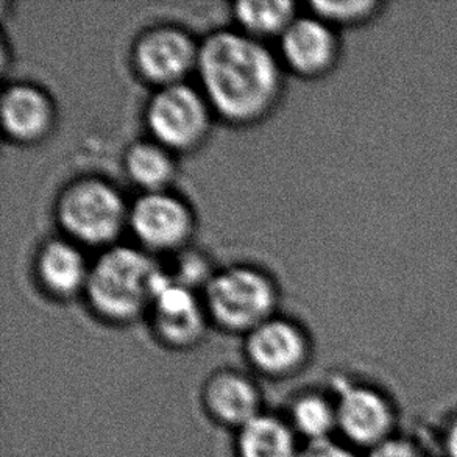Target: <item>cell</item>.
Here are the masks:
<instances>
[{
  "label": "cell",
  "mask_w": 457,
  "mask_h": 457,
  "mask_svg": "<svg viewBox=\"0 0 457 457\" xmlns=\"http://www.w3.org/2000/svg\"><path fill=\"white\" fill-rule=\"evenodd\" d=\"M197 68L211 105L231 120L258 118L278 93V66L252 37L233 31L211 35L198 49Z\"/></svg>",
  "instance_id": "obj_1"
},
{
  "label": "cell",
  "mask_w": 457,
  "mask_h": 457,
  "mask_svg": "<svg viewBox=\"0 0 457 457\" xmlns=\"http://www.w3.org/2000/svg\"><path fill=\"white\" fill-rule=\"evenodd\" d=\"M158 273L154 262L141 252L129 247L112 248L89 269V303L108 320H133L152 303Z\"/></svg>",
  "instance_id": "obj_2"
},
{
  "label": "cell",
  "mask_w": 457,
  "mask_h": 457,
  "mask_svg": "<svg viewBox=\"0 0 457 457\" xmlns=\"http://www.w3.org/2000/svg\"><path fill=\"white\" fill-rule=\"evenodd\" d=\"M337 437L358 452L367 453L398 434L400 411L394 398L375 384L336 379Z\"/></svg>",
  "instance_id": "obj_3"
},
{
  "label": "cell",
  "mask_w": 457,
  "mask_h": 457,
  "mask_svg": "<svg viewBox=\"0 0 457 457\" xmlns=\"http://www.w3.org/2000/svg\"><path fill=\"white\" fill-rule=\"evenodd\" d=\"M206 306L219 327L247 336L272 319L275 291L262 273L239 267L211 279Z\"/></svg>",
  "instance_id": "obj_4"
},
{
  "label": "cell",
  "mask_w": 457,
  "mask_h": 457,
  "mask_svg": "<svg viewBox=\"0 0 457 457\" xmlns=\"http://www.w3.org/2000/svg\"><path fill=\"white\" fill-rule=\"evenodd\" d=\"M58 219L75 239L100 245L120 233L129 212L114 187L99 179H83L62 192Z\"/></svg>",
  "instance_id": "obj_5"
},
{
  "label": "cell",
  "mask_w": 457,
  "mask_h": 457,
  "mask_svg": "<svg viewBox=\"0 0 457 457\" xmlns=\"http://www.w3.org/2000/svg\"><path fill=\"white\" fill-rule=\"evenodd\" d=\"M244 353L256 375L286 381L306 370L312 348L297 323L272 317L247 334Z\"/></svg>",
  "instance_id": "obj_6"
},
{
  "label": "cell",
  "mask_w": 457,
  "mask_h": 457,
  "mask_svg": "<svg viewBox=\"0 0 457 457\" xmlns=\"http://www.w3.org/2000/svg\"><path fill=\"white\" fill-rule=\"evenodd\" d=\"M147 124L162 147L189 149L208 130V105L195 89L183 83L164 87L150 100Z\"/></svg>",
  "instance_id": "obj_7"
},
{
  "label": "cell",
  "mask_w": 457,
  "mask_h": 457,
  "mask_svg": "<svg viewBox=\"0 0 457 457\" xmlns=\"http://www.w3.org/2000/svg\"><path fill=\"white\" fill-rule=\"evenodd\" d=\"M200 404L212 423L233 433L266 411L258 379L237 369L212 371L200 387Z\"/></svg>",
  "instance_id": "obj_8"
},
{
  "label": "cell",
  "mask_w": 457,
  "mask_h": 457,
  "mask_svg": "<svg viewBox=\"0 0 457 457\" xmlns=\"http://www.w3.org/2000/svg\"><path fill=\"white\" fill-rule=\"evenodd\" d=\"M150 304L154 333L162 344L175 350H187L204 337V312L186 286L158 273Z\"/></svg>",
  "instance_id": "obj_9"
},
{
  "label": "cell",
  "mask_w": 457,
  "mask_h": 457,
  "mask_svg": "<svg viewBox=\"0 0 457 457\" xmlns=\"http://www.w3.org/2000/svg\"><path fill=\"white\" fill-rule=\"evenodd\" d=\"M129 222L139 241L156 250L179 247L192 228V217L179 198L162 192H149L133 204Z\"/></svg>",
  "instance_id": "obj_10"
},
{
  "label": "cell",
  "mask_w": 457,
  "mask_h": 457,
  "mask_svg": "<svg viewBox=\"0 0 457 457\" xmlns=\"http://www.w3.org/2000/svg\"><path fill=\"white\" fill-rule=\"evenodd\" d=\"M135 58L139 72L164 87L181 83L197 64L198 49L183 31L158 29L139 39Z\"/></svg>",
  "instance_id": "obj_11"
},
{
  "label": "cell",
  "mask_w": 457,
  "mask_h": 457,
  "mask_svg": "<svg viewBox=\"0 0 457 457\" xmlns=\"http://www.w3.org/2000/svg\"><path fill=\"white\" fill-rule=\"evenodd\" d=\"M281 54L298 74H325L337 62L339 41L323 19H294L281 35Z\"/></svg>",
  "instance_id": "obj_12"
},
{
  "label": "cell",
  "mask_w": 457,
  "mask_h": 457,
  "mask_svg": "<svg viewBox=\"0 0 457 457\" xmlns=\"http://www.w3.org/2000/svg\"><path fill=\"white\" fill-rule=\"evenodd\" d=\"M233 434L235 457H298L303 446L283 412L267 409Z\"/></svg>",
  "instance_id": "obj_13"
},
{
  "label": "cell",
  "mask_w": 457,
  "mask_h": 457,
  "mask_svg": "<svg viewBox=\"0 0 457 457\" xmlns=\"http://www.w3.org/2000/svg\"><path fill=\"white\" fill-rule=\"evenodd\" d=\"M283 415L303 444L337 437V409L331 389L297 390L286 403Z\"/></svg>",
  "instance_id": "obj_14"
},
{
  "label": "cell",
  "mask_w": 457,
  "mask_h": 457,
  "mask_svg": "<svg viewBox=\"0 0 457 457\" xmlns=\"http://www.w3.org/2000/svg\"><path fill=\"white\" fill-rule=\"evenodd\" d=\"M4 130L19 141H33L46 135L52 124V106L33 87H12L2 97Z\"/></svg>",
  "instance_id": "obj_15"
},
{
  "label": "cell",
  "mask_w": 457,
  "mask_h": 457,
  "mask_svg": "<svg viewBox=\"0 0 457 457\" xmlns=\"http://www.w3.org/2000/svg\"><path fill=\"white\" fill-rule=\"evenodd\" d=\"M37 273L50 291L69 295L87 286L89 269L83 254L69 242H49L37 258Z\"/></svg>",
  "instance_id": "obj_16"
},
{
  "label": "cell",
  "mask_w": 457,
  "mask_h": 457,
  "mask_svg": "<svg viewBox=\"0 0 457 457\" xmlns=\"http://www.w3.org/2000/svg\"><path fill=\"white\" fill-rule=\"evenodd\" d=\"M127 172L133 181L147 187L150 192L160 191L173 175L172 158L161 144L141 143L131 147L125 158Z\"/></svg>",
  "instance_id": "obj_17"
},
{
  "label": "cell",
  "mask_w": 457,
  "mask_h": 457,
  "mask_svg": "<svg viewBox=\"0 0 457 457\" xmlns=\"http://www.w3.org/2000/svg\"><path fill=\"white\" fill-rule=\"evenodd\" d=\"M236 19L254 37L283 35L294 21V4L277 2H239L236 4Z\"/></svg>",
  "instance_id": "obj_18"
},
{
  "label": "cell",
  "mask_w": 457,
  "mask_h": 457,
  "mask_svg": "<svg viewBox=\"0 0 457 457\" xmlns=\"http://www.w3.org/2000/svg\"><path fill=\"white\" fill-rule=\"evenodd\" d=\"M381 2L353 0V2H314L311 8L317 18L331 25H359L370 22L384 10Z\"/></svg>",
  "instance_id": "obj_19"
},
{
  "label": "cell",
  "mask_w": 457,
  "mask_h": 457,
  "mask_svg": "<svg viewBox=\"0 0 457 457\" xmlns=\"http://www.w3.org/2000/svg\"><path fill=\"white\" fill-rule=\"evenodd\" d=\"M364 457H429V454L419 440L398 433L364 453Z\"/></svg>",
  "instance_id": "obj_20"
},
{
  "label": "cell",
  "mask_w": 457,
  "mask_h": 457,
  "mask_svg": "<svg viewBox=\"0 0 457 457\" xmlns=\"http://www.w3.org/2000/svg\"><path fill=\"white\" fill-rule=\"evenodd\" d=\"M298 457H364V453L358 452L339 437H329L303 444Z\"/></svg>",
  "instance_id": "obj_21"
},
{
  "label": "cell",
  "mask_w": 457,
  "mask_h": 457,
  "mask_svg": "<svg viewBox=\"0 0 457 457\" xmlns=\"http://www.w3.org/2000/svg\"><path fill=\"white\" fill-rule=\"evenodd\" d=\"M440 446L444 456L457 457V412L446 421L440 437Z\"/></svg>",
  "instance_id": "obj_22"
}]
</instances>
